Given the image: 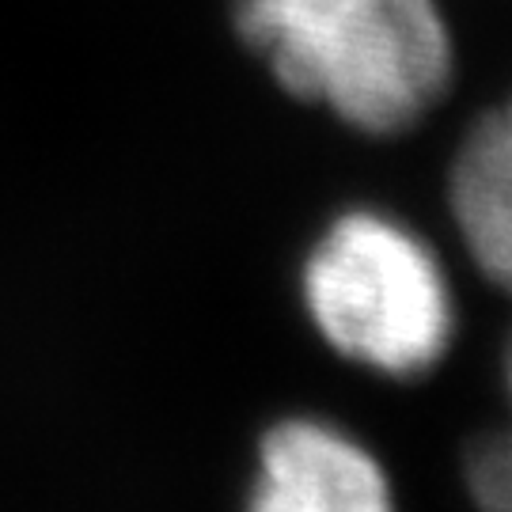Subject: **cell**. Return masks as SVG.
Here are the masks:
<instances>
[{"instance_id":"cell-2","label":"cell","mask_w":512,"mask_h":512,"mask_svg":"<svg viewBox=\"0 0 512 512\" xmlns=\"http://www.w3.org/2000/svg\"><path fill=\"white\" fill-rule=\"evenodd\" d=\"M300 289L323 342L380 376L429 372L456 334L452 285L437 255L376 209H349L315 239Z\"/></svg>"},{"instance_id":"cell-6","label":"cell","mask_w":512,"mask_h":512,"mask_svg":"<svg viewBox=\"0 0 512 512\" xmlns=\"http://www.w3.org/2000/svg\"><path fill=\"white\" fill-rule=\"evenodd\" d=\"M501 114H505V122H509V126H512V103H509V107H505V110H501Z\"/></svg>"},{"instance_id":"cell-5","label":"cell","mask_w":512,"mask_h":512,"mask_svg":"<svg viewBox=\"0 0 512 512\" xmlns=\"http://www.w3.org/2000/svg\"><path fill=\"white\" fill-rule=\"evenodd\" d=\"M467 486L482 512H512V437H490L471 448Z\"/></svg>"},{"instance_id":"cell-1","label":"cell","mask_w":512,"mask_h":512,"mask_svg":"<svg viewBox=\"0 0 512 512\" xmlns=\"http://www.w3.org/2000/svg\"><path fill=\"white\" fill-rule=\"evenodd\" d=\"M236 31L285 92L372 137L418 126L452 80L437 0H236Z\"/></svg>"},{"instance_id":"cell-4","label":"cell","mask_w":512,"mask_h":512,"mask_svg":"<svg viewBox=\"0 0 512 512\" xmlns=\"http://www.w3.org/2000/svg\"><path fill=\"white\" fill-rule=\"evenodd\" d=\"M448 194L478 270L512 293V126L501 110L478 118L463 137Z\"/></svg>"},{"instance_id":"cell-3","label":"cell","mask_w":512,"mask_h":512,"mask_svg":"<svg viewBox=\"0 0 512 512\" xmlns=\"http://www.w3.org/2000/svg\"><path fill=\"white\" fill-rule=\"evenodd\" d=\"M247 512H395V497L361 440L330 421L285 418L258 444Z\"/></svg>"}]
</instances>
